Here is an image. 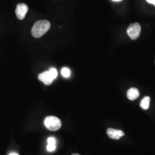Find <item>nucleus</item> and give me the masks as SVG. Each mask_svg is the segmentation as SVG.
<instances>
[{"label": "nucleus", "mask_w": 155, "mask_h": 155, "mask_svg": "<svg viewBox=\"0 0 155 155\" xmlns=\"http://www.w3.org/2000/svg\"><path fill=\"white\" fill-rule=\"evenodd\" d=\"M61 75L64 78H68L71 75V71L70 69L67 67H64L61 69Z\"/></svg>", "instance_id": "nucleus-9"}, {"label": "nucleus", "mask_w": 155, "mask_h": 155, "mask_svg": "<svg viewBox=\"0 0 155 155\" xmlns=\"http://www.w3.org/2000/svg\"><path fill=\"white\" fill-rule=\"evenodd\" d=\"M45 127L51 131L59 130L61 126V121L59 118L55 116H48L45 120Z\"/></svg>", "instance_id": "nucleus-3"}, {"label": "nucleus", "mask_w": 155, "mask_h": 155, "mask_svg": "<svg viewBox=\"0 0 155 155\" xmlns=\"http://www.w3.org/2000/svg\"><path fill=\"white\" fill-rule=\"evenodd\" d=\"M150 98L148 96L145 97L141 101L140 106L144 110H147L150 107Z\"/></svg>", "instance_id": "nucleus-8"}, {"label": "nucleus", "mask_w": 155, "mask_h": 155, "mask_svg": "<svg viewBox=\"0 0 155 155\" xmlns=\"http://www.w3.org/2000/svg\"><path fill=\"white\" fill-rule=\"evenodd\" d=\"M112 1H121L122 0H112Z\"/></svg>", "instance_id": "nucleus-14"}, {"label": "nucleus", "mask_w": 155, "mask_h": 155, "mask_svg": "<svg viewBox=\"0 0 155 155\" xmlns=\"http://www.w3.org/2000/svg\"><path fill=\"white\" fill-rule=\"evenodd\" d=\"M147 1L148 3L152 4H153L154 5H155V0H147Z\"/></svg>", "instance_id": "nucleus-12"}, {"label": "nucleus", "mask_w": 155, "mask_h": 155, "mask_svg": "<svg viewBox=\"0 0 155 155\" xmlns=\"http://www.w3.org/2000/svg\"><path fill=\"white\" fill-rule=\"evenodd\" d=\"M58 76V71L56 68H51L48 71L41 73L39 74L38 78L40 81L47 84L50 85L54 80Z\"/></svg>", "instance_id": "nucleus-2"}, {"label": "nucleus", "mask_w": 155, "mask_h": 155, "mask_svg": "<svg viewBox=\"0 0 155 155\" xmlns=\"http://www.w3.org/2000/svg\"><path fill=\"white\" fill-rule=\"evenodd\" d=\"M107 134L111 139L118 140L124 136V133L121 130L109 128L107 130Z\"/></svg>", "instance_id": "nucleus-6"}, {"label": "nucleus", "mask_w": 155, "mask_h": 155, "mask_svg": "<svg viewBox=\"0 0 155 155\" xmlns=\"http://www.w3.org/2000/svg\"><path fill=\"white\" fill-rule=\"evenodd\" d=\"M72 155H79V154H77V153H74V154H72Z\"/></svg>", "instance_id": "nucleus-15"}, {"label": "nucleus", "mask_w": 155, "mask_h": 155, "mask_svg": "<svg viewBox=\"0 0 155 155\" xmlns=\"http://www.w3.org/2000/svg\"><path fill=\"white\" fill-rule=\"evenodd\" d=\"M9 155H19L16 152H12Z\"/></svg>", "instance_id": "nucleus-13"}, {"label": "nucleus", "mask_w": 155, "mask_h": 155, "mask_svg": "<svg viewBox=\"0 0 155 155\" xmlns=\"http://www.w3.org/2000/svg\"><path fill=\"white\" fill-rule=\"evenodd\" d=\"M47 143L48 144H50V145H56L55 139L53 137H50L47 140Z\"/></svg>", "instance_id": "nucleus-11"}, {"label": "nucleus", "mask_w": 155, "mask_h": 155, "mask_svg": "<svg viewBox=\"0 0 155 155\" xmlns=\"http://www.w3.org/2000/svg\"><path fill=\"white\" fill-rule=\"evenodd\" d=\"M140 95L139 90L136 88L132 87L129 89L127 91V98L130 101L135 100L139 98Z\"/></svg>", "instance_id": "nucleus-7"}, {"label": "nucleus", "mask_w": 155, "mask_h": 155, "mask_svg": "<svg viewBox=\"0 0 155 155\" xmlns=\"http://www.w3.org/2000/svg\"><path fill=\"white\" fill-rule=\"evenodd\" d=\"M56 145H50V144H48L47 146V150L49 151V152H53L56 150Z\"/></svg>", "instance_id": "nucleus-10"}, {"label": "nucleus", "mask_w": 155, "mask_h": 155, "mask_svg": "<svg viewBox=\"0 0 155 155\" xmlns=\"http://www.w3.org/2000/svg\"><path fill=\"white\" fill-rule=\"evenodd\" d=\"M28 11V6L26 4H25L21 3V4H19L17 5L15 12H16L17 17L19 20H22L25 18V15H26V14H27Z\"/></svg>", "instance_id": "nucleus-5"}, {"label": "nucleus", "mask_w": 155, "mask_h": 155, "mask_svg": "<svg viewBox=\"0 0 155 155\" xmlns=\"http://www.w3.org/2000/svg\"><path fill=\"white\" fill-rule=\"evenodd\" d=\"M51 27L50 22L45 20L38 21L33 25L32 29V35L33 37L39 38L47 32Z\"/></svg>", "instance_id": "nucleus-1"}, {"label": "nucleus", "mask_w": 155, "mask_h": 155, "mask_svg": "<svg viewBox=\"0 0 155 155\" xmlns=\"http://www.w3.org/2000/svg\"><path fill=\"white\" fill-rule=\"evenodd\" d=\"M141 33V26L137 22H135L127 28V33L130 38L132 40H136L140 36Z\"/></svg>", "instance_id": "nucleus-4"}]
</instances>
